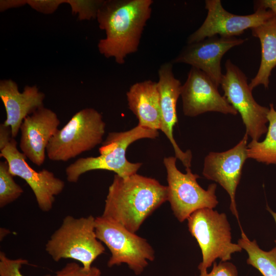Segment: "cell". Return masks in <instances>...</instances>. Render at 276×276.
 <instances>
[{"label":"cell","mask_w":276,"mask_h":276,"mask_svg":"<svg viewBox=\"0 0 276 276\" xmlns=\"http://www.w3.org/2000/svg\"><path fill=\"white\" fill-rule=\"evenodd\" d=\"M0 98L6 112L3 123L10 127L15 139L24 119L44 106L45 95L36 85L26 86L20 92L15 82L5 79L0 81Z\"/></svg>","instance_id":"cell-17"},{"label":"cell","mask_w":276,"mask_h":276,"mask_svg":"<svg viewBox=\"0 0 276 276\" xmlns=\"http://www.w3.org/2000/svg\"><path fill=\"white\" fill-rule=\"evenodd\" d=\"M159 135L158 130L139 125L122 132L108 133L99 148L100 155L96 157H81L65 169L67 180L76 183L84 173L96 170L114 172L126 178L137 173L141 163H131L126 157L127 148L133 142L143 139H154Z\"/></svg>","instance_id":"cell-3"},{"label":"cell","mask_w":276,"mask_h":276,"mask_svg":"<svg viewBox=\"0 0 276 276\" xmlns=\"http://www.w3.org/2000/svg\"><path fill=\"white\" fill-rule=\"evenodd\" d=\"M206 17L200 27L190 35L187 44L202 40L215 35L236 37L248 29L257 27L274 14L269 10H257L252 14L239 15L232 14L225 9L220 0L205 1Z\"/></svg>","instance_id":"cell-11"},{"label":"cell","mask_w":276,"mask_h":276,"mask_svg":"<svg viewBox=\"0 0 276 276\" xmlns=\"http://www.w3.org/2000/svg\"><path fill=\"white\" fill-rule=\"evenodd\" d=\"M267 210L268 211V212L271 214L272 216L274 221L276 223V212H273L269 206H267ZM274 242L276 244V240H275ZM276 247V246H275Z\"/></svg>","instance_id":"cell-31"},{"label":"cell","mask_w":276,"mask_h":276,"mask_svg":"<svg viewBox=\"0 0 276 276\" xmlns=\"http://www.w3.org/2000/svg\"><path fill=\"white\" fill-rule=\"evenodd\" d=\"M28 263L27 260L22 258L10 259L4 252L1 251L0 276H25L21 272V268Z\"/></svg>","instance_id":"cell-24"},{"label":"cell","mask_w":276,"mask_h":276,"mask_svg":"<svg viewBox=\"0 0 276 276\" xmlns=\"http://www.w3.org/2000/svg\"><path fill=\"white\" fill-rule=\"evenodd\" d=\"M175 156L165 157L163 160L167 172L168 201L177 220L182 222L195 211L203 208L213 209L218 204L215 194L217 185L210 184L206 190L197 182L199 176L186 168L181 172L176 165Z\"/></svg>","instance_id":"cell-8"},{"label":"cell","mask_w":276,"mask_h":276,"mask_svg":"<svg viewBox=\"0 0 276 276\" xmlns=\"http://www.w3.org/2000/svg\"><path fill=\"white\" fill-rule=\"evenodd\" d=\"M248 137L245 133L235 146L225 151L210 152L204 158L202 170L205 178L217 182L227 192L231 199L230 210L239 223L235 196L243 165L248 158Z\"/></svg>","instance_id":"cell-12"},{"label":"cell","mask_w":276,"mask_h":276,"mask_svg":"<svg viewBox=\"0 0 276 276\" xmlns=\"http://www.w3.org/2000/svg\"><path fill=\"white\" fill-rule=\"evenodd\" d=\"M129 109L139 120L138 125L160 130L161 110L157 82L150 80L132 84L126 93Z\"/></svg>","instance_id":"cell-18"},{"label":"cell","mask_w":276,"mask_h":276,"mask_svg":"<svg viewBox=\"0 0 276 276\" xmlns=\"http://www.w3.org/2000/svg\"><path fill=\"white\" fill-rule=\"evenodd\" d=\"M13 137L10 127L3 123L0 125V148L7 144Z\"/></svg>","instance_id":"cell-29"},{"label":"cell","mask_w":276,"mask_h":276,"mask_svg":"<svg viewBox=\"0 0 276 276\" xmlns=\"http://www.w3.org/2000/svg\"><path fill=\"white\" fill-rule=\"evenodd\" d=\"M269 122L265 139L262 142L251 140L247 145L248 158L266 165L276 164V110L269 104Z\"/></svg>","instance_id":"cell-20"},{"label":"cell","mask_w":276,"mask_h":276,"mask_svg":"<svg viewBox=\"0 0 276 276\" xmlns=\"http://www.w3.org/2000/svg\"><path fill=\"white\" fill-rule=\"evenodd\" d=\"M153 3L152 0L103 1L96 18L106 37L99 41V52L124 64L128 55L138 51Z\"/></svg>","instance_id":"cell-1"},{"label":"cell","mask_w":276,"mask_h":276,"mask_svg":"<svg viewBox=\"0 0 276 276\" xmlns=\"http://www.w3.org/2000/svg\"><path fill=\"white\" fill-rule=\"evenodd\" d=\"M7 161L0 162V208H3L17 199L23 189L14 180Z\"/></svg>","instance_id":"cell-22"},{"label":"cell","mask_w":276,"mask_h":276,"mask_svg":"<svg viewBox=\"0 0 276 276\" xmlns=\"http://www.w3.org/2000/svg\"><path fill=\"white\" fill-rule=\"evenodd\" d=\"M0 156L7 162L12 175L25 180L32 189L39 208L43 212L50 211L55 196L65 187L64 182L47 169L36 171L31 168L26 162V156L18 150L14 138L0 148Z\"/></svg>","instance_id":"cell-10"},{"label":"cell","mask_w":276,"mask_h":276,"mask_svg":"<svg viewBox=\"0 0 276 276\" xmlns=\"http://www.w3.org/2000/svg\"><path fill=\"white\" fill-rule=\"evenodd\" d=\"M105 127L98 111L93 108L81 109L52 137L46 150L48 158L66 162L92 150L102 143Z\"/></svg>","instance_id":"cell-5"},{"label":"cell","mask_w":276,"mask_h":276,"mask_svg":"<svg viewBox=\"0 0 276 276\" xmlns=\"http://www.w3.org/2000/svg\"><path fill=\"white\" fill-rule=\"evenodd\" d=\"M95 219L91 215L78 218L66 216L45 244L47 254L55 262L73 259L89 269L105 250L96 234Z\"/></svg>","instance_id":"cell-4"},{"label":"cell","mask_w":276,"mask_h":276,"mask_svg":"<svg viewBox=\"0 0 276 276\" xmlns=\"http://www.w3.org/2000/svg\"><path fill=\"white\" fill-rule=\"evenodd\" d=\"M187 220L189 231L201 251L202 260L198 266L200 273L206 272L216 259L228 261L233 254L242 250L238 244L232 242L231 227L225 213L203 208Z\"/></svg>","instance_id":"cell-6"},{"label":"cell","mask_w":276,"mask_h":276,"mask_svg":"<svg viewBox=\"0 0 276 276\" xmlns=\"http://www.w3.org/2000/svg\"><path fill=\"white\" fill-rule=\"evenodd\" d=\"M95 232L110 251L109 267L125 263L139 275L155 259L154 250L145 239L102 216L96 217Z\"/></svg>","instance_id":"cell-7"},{"label":"cell","mask_w":276,"mask_h":276,"mask_svg":"<svg viewBox=\"0 0 276 276\" xmlns=\"http://www.w3.org/2000/svg\"><path fill=\"white\" fill-rule=\"evenodd\" d=\"M275 110H276V106H275Z\"/></svg>","instance_id":"cell-32"},{"label":"cell","mask_w":276,"mask_h":276,"mask_svg":"<svg viewBox=\"0 0 276 276\" xmlns=\"http://www.w3.org/2000/svg\"><path fill=\"white\" fill-rule=\"evenodd\" d=\"M198 276H238L236 266L228 261H220L218 264L214 262L210 272L200 273Z\"/></svg>","instance_id":"cell-26"},{"label":"cell","mask_w":276,"mask_h":276,"mask_svg":"<svg viewBox=\"0 0 276 276\" xmlns=\"http://www.w3.org/2000/svg\"><path fill=\"white\" fill-rule=\"evenodd\" d=\"M253 36L259 38L261 47V58L259 70L249 84L250 88L262 85L268 88L269 78L276 66V16L251 29Z\"/></svg>","instance_id":"cell-19"},{"label":"cell","mask_w":276,"mask_h":276,"mask_svg":"<svg viewBox=\"0 0 276 276\" xmlns=\"http://www.w3.org/2000/svg\"><path fill=\"white\" fill-rule=\"evenodd\" d=\"M48 275V276H101V271L99 268L93 266L89 269H85L78 263L72 262L66 263L54 274Z\"/></svg>","instance_id":"cell-25"},{"label":"cell","mask_w":276,"mask_h":276,"mask_svg":"<svg viewBox=\"0 0 276 276\" xmlns=\"http://www.w3.org/2000/svg\"><path fill=\"white\" fill-rule=\"evenodd\" d=\"M254 10H269L276 16V0H259L254 1Z\"/></svg>","instance_id":"cell-28"},{"label":"cell","mask_w":276,"mask_h":276,"mask_svg":"<svg viewBox=\"0 0 276 276\" xmlns=\"http://www.w3.org/2000/svg\"><path fill=\"white\" fill-rule=\"evenodd\" d=\"M218 87L203 72L192 67L181 86L183 114L190 117L209 111L237 114V111L220 94Z\"/></svg>","instance_id":"cell-13"},{"label":"cell","mask_w":276,"mask_h":276,"mask_svg":"<svg viewBox=\"0 0 276 276\" xmlns=\"http://www.w3.org/2000/svg\"><path fill=\"white\" fill-rule=\"evenodd\" d=\"M173 63L167 62L162 64L158 71L157 82L159 95L161 110L160 130L164 132L171 144L175 157L183 165L190 168L192 154L190 150L183 151L178 146L173 136V128L177 123L176 105L180 96L182 85L173 74Z\"/></svg>","instance_id":"cell-16"},{"label":"cell","mask_w":276,"mask_h":276,"mask_svg":"<svg viewBox=\"0 0 276 276\" xmlns=\"http://www.w3.org/2000/svg\"><path fill=\"white\" fill-rule=\"evenodd\" d=\"M226 72L220 85L224 97L239 112L245 126L246 133L252 140L259 141L266 133L269 108L258 104L253 97L247 78L240 68L230 59L225 63Z\"/></svg>","instance_id":"cell-9"},{"label":"cell","mask_w":276,"mask_h":276,"mask_svg":"<svg viewBox=\"0 0 276 276\" xmlns=\"http://www.w3.org/2000/svg\"><path fill=\"white\" fill-rule=\"evenodd\" d=\"M60 123L57 114L44 106L24 119L20 128L19 148L33 164L40 166L44 163L47 148Z\"/></svg>","instance_id":"cell-15"},{"label":"cell","mask_w":276,"mask_h":276,"mask_svg":"<svg viewBox=\"0 0 276 276\" xmlns=\"http://www.w3.org/2000/svg\"><path fill=\"white\" fill-rule=\"evenodd\" d=\"M103 1H67L73 13H78L80 20L96 18L98 10Z\"/></svg>","instance_id":"cell-23"},{"label":"cell","mask_w":276,"mask_h":276,"mask_svg":"<svg viewBox=\"0 0 276 276\" xmlns=\"http://www.w3.org/2000/svg\"><path fill=\"white\" fill-rule=\"evenodd\" d=\"M238 244L247 253L246 262L258 270L263 276H276V247L269 251L261 249L255 240H250L241 231Z\"/></svg>","instance_id":"cell-21"},{"label":"cell","mask_w":276,"mask_h":276,"mask_svg":"<svg viewBox=\"0 0 276 276\" xmlns=\"http://www.w3.org/2000/svg\"><path fill=\"white\" fill-rule=\"evenodd\" d=\"M66 2L63 0H29L26 1V4L39 12L50 14L54 12L61 4Z\"/></svg>","instance_id":"cell-27"},{"label":"cell","mask_w":276,"mask_h":276,"mask_svg":"<svg viewBox=\"0 0 276 276\" xmlns=\"http://www.w3.org/2000/svg\"><path fill=\"white\" fill-rule=\"evenodd\" d=\"M167 201V186L156 179L137 173L126 178L115 174L101 216L135 233L144 221Z\"/></svg>","instance_id":"cell-2"},{"label":"cell","mask_w":276,"mask_h":276,"mask_svg":"<svg viewBox=\"0 0 276 276\" xmlns=\"http://www.w3.org/2000/svg\"><path fill=\"white\" fill-rule=\"evenodd\" d=\"M1 11H3L8 8L20 7L26 4V1H1Z\"/></svg>","instance_id":"cell-30"},{"label":"cell","mask_w":276,"mask_h":276,"mask_svg":"<svg viewBox=\"0 0 276 276\" xmlns=\"http://www.w3.org/2000/svg\"><path fill=\"white\" fill-rule=\"evenodd\" d=\"M246 40L236 37L213 36L187 44L171 62L188 64L202 71L218 87L223 75L221 67L222 57L231 49Z\"/></svg>","instance_id":"cell-14"}]
</instances>
